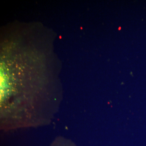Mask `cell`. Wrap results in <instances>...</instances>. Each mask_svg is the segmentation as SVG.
Wrapping results in <instances>:
<instances>
[{
	"instance_id": "1",
	"label": "cell",
	"mask_w": 146,
	"mask_h": 146,
	"mask_svg": "<svg viewBox=\"0 0 146 146\" xmlns=\"http://www.w3.org/2000/svg\"><path fill=\"white\" fill-rule=\"evenodd\" d=\"M48 146H78L70 139L63 136H58Z\"/></svg>"
}]
</instances>
